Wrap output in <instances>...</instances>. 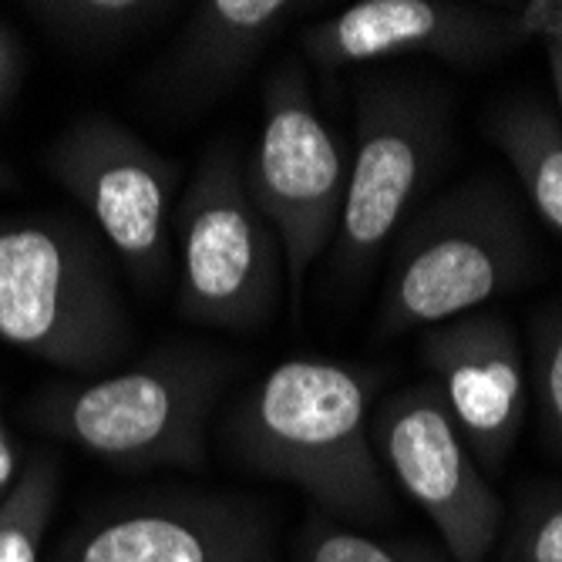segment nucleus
Instances as JSON below:
<instances>
[{"mask_svg":"<svg viewBox=\"0 0 562 562\" xmlns=\"http://www.w3.org/2000/svg\"><path fill=\"white\" fill-rule=\"evenodd\" d=\"M536 233L522 199L498 176H472L435 195L397 236L378 340L475 314L536 270Z\"/></svg>","mask_w":562,"mask_h":562,"instance_id":"nucleus-2","label":"nucleus"},{"mask_svg":"<svg viewBox=\"0 0 562 562\" xmlns=\"http://www.w3.org/2000/svg\"><path fill=\"white\" fill-rule=\"evenodd\" d=\"M44 169L81 202L128 277L156 293L172 277L179 166L112 115H78L44 148Z\"/></svg>","mask_w":562,"mask_h":562,"instance_id":"nucleus-7","label":"nucleus"},{"mask_svg":"<svg viewBox=\"0 0 562 562\" xmlns=\"http://www.w3.org/2000/svg\"><path fill=\"white\" fill-rule=\"evenodd\" d=\"M529 397L539 407L546 445L562 454V303H549L529 324Z\"/></svg>","mask_w":562,"mask_h":562,"instance_id":"nucleus-18","label":"nucleus"},{"mask_svg":"<svg viewBox=\"0 0 562 562\" xmlns=\"http://www.w3.org/2000/svg\"><path fill=\"white\" fill-rule=\"evenodd\" d=\"M303 11L293 0H202L189 8L159 68V85L179 105H206L257 65L277 34Z\"/></svg>","mask_w":562,"mask_h":562,"instance_id":"nucleus-13","label":"nucleus"},{"mask_svg":"<svg viewBox=\"0 0 562 562\" xmlns=\"http://www.w3.org/2000/svg\"><path fill=\"white\" fill-rule=\"evenodd\" d=\"M246 182L252 202L283 243L286 280L300 296L306 270L337 236L347 192V151L321 119L311 81L296 61H283L263 85V122Z\"/></svg>","mask_w":562,"mask_h":562,"instance_id":"nucleus-8","label":"nucleus"},{"mask_svg":"<svg viewBox=\"0 0 562 562\" xmlns=\"http://www.w3.org/2000/svg\"><path fill=\"white\" fill-rule=\"evenodd\" d=\"M508 24H513L516 44L562 41V0H529V4L508 8Z\"/></svg>","mask_w":562,"mask_h":562,"instance_id":"nucleus-20","label":"nucleus"},{"mask_svg":"<svg viewBox=\"0 0 562 562\" xmlns=\"http://www.w3.org/2000/svg\"><path fill=\"white\" fill-rule=\"evenodd\" d=\"M502 562H562V482L536 485L519 498Z\"/></svg>","mask_w":562,"mask_h":562,"instance_id":"nucleus-19","label":"nucleus"},{"mask_svg":"<svg viewBox=\"0 0 562 562\" xmlns=\"http://www.w3.org/2000/svg\"><path fill=\"white\" fill-rule=\"evenodd\" d=\"M384 472L441 536L451 562H485L505 522V505L458 431L431 381L391 391L371 415Z\"/></svg>","mask_w":562,"mask_h":562,"instance_id":"nucleus-9","label":"nucleus"},{"mask_svg":"<svg viewBox=\"0 0 562 562\" xmlns=\"http://www.w3.org/2000/svg\"><path fill=\"white\" fill-rule=\"evenodd\" d=\"M50 37L75 47H112L176 11L156 0H34L24 8Z\"/></svg>","mask_w":562,"mask_h":562,"instance_id":"nucleus-15","label":"nucleus"},{"mask_svg":"<svg viewBox=\"0 0 562 562\" xmlns=\"http://www.w3.org/2000/svg\"><path fill=\"white\" fill-rule=\"evenodd\" d=\"M24 85V50L18 37L0 24V115H8Z\"/></svg>","mask_w":562,"mask_h":562,"instance_id":"nucleus-21","label":"nucleus"},{"mask_svg":"<svg viewBox=\"0 0 562 562\" xmlns=\"http://www.w3.org/2000/svg\"><path fill=\"white\" fill-rule=\"evenodd\" d=\"M0 340L71 374H101L132 321L101 239L68 216H0Z\"/></svg>","mask_w":562,"mask_h":562,"instance_id":"nucleus-4","label":"nucleus"},{"mask_svg":"<svg viewBox=\"0 0 562 562\" xmlns=\"http://www.w3.org/2000/svg\"><path fill=\"white\" fill-rule=\"evenodd\" d=\"M546 58H549V75H552L555 105H559V115H562V41L546 44Z\"/></svg>","mask_w":562,"mask_h":562,"instance_id":"nucleus-23","label":"nucleus"},{"mask_svg":"<svg viewBox=\"0 0 562 562\" xmlns=\"http://www.w3.org/2000/svg\"><path fill=\"white\" fill-rule=\"evenodd\" d=\"M300 44L324 75L412 55L451 68H488L519 47L508 24V8L458 0H361L306 27Z\"/></svg>","mask_w":562,"mask_h":562,"instance_id":"nucleus-11","label":"nucleus"},{"mask_svg":"<svg viewBox=\"0 0 562 562\" xmlns=\"http://www.w3.org/2000/svg\"><path fill=\"white\" fill-rule=\"evenodd\" d=\"M418 353L475 465L502 475L529 415V364L516 327L498 314H465L428 327Z\"/></svg>","mask_w":562,"mask_h":562,"instance_id":"nucleus-12","label":"nucleus"},{"mask_svg":"<svg viewBox=\"0 0 562 562\" xmlns=\"http://www.w3.org/2000/svg\"><path fill=\"white\" fill-rule=\"evenodd\" d=\"M353 115L357 142L330 243V273L344 286L371 277L451 156V105L438 85L368 78Z\"/></svg>","mask_w":562,"mask_h":562,"instance_id":"nucleus-5","label":"nucleus"},{"mask_svg":"<svg viewBox=\"0 0 562 562\" xmlns=\"http://www.w3.org/2000/svg\"><path fill=\"white\" fill-rule=\"evenodd\" d=\"M55 562H277L273 522L223 492H151L85 519Z\"/></svg>","mask_w":562,"mask_h":562,"instance_id":"nucleus-10","label":"nucleus"},{"mask_svg":"<svg viewBox=\"0 0 562 562\" xmlns=\"http://www.w3.org/2000/svg\"><path fill=\"white\" fill-rule=\"evenodd\" d=\"M172 243L179 317L236 334H252L273 321L286 280L283 243L252 202L246 162L229 142L199 159L176 202Z\"/></svg>","mask_w":562,"mask_h":562,"instance_id":"nucleus-6","label":"nucleus"},{"mask_svg":"<svg viewBox=\"0 0 562 562\" xmlns=\"http://www.w3.org/2000/svg\"><path fill=\"white\" fill-rule=\"evenodd\" d=\"M488 138L519 179L529 206L562 236V119L539 101H505L488 115Z\"/></svg>","mask_w":562,"mask_h":562,"instance_id":"nucleus-14","label":"nucleus"},{"mask_svg":"<svg viewBox=\"0 0 562 562\" xmlns=\"http://www.w3.org/2000/svg\"><path fill=\"white\" fill-rule=\"evenodd\" d=\"M21 189V176H18V169L0 156V192H18Z\"/></svg>","mask_w":562,"mask_h":562,"instance_id":"nucleus-24","label":"nucleus"},{"mask_svg":"<svg viewBox=\"0 0 562 562\" xmlns=\"http://www.w3.org/2000/svg\"><path fill=\"white\" fill-rule=\"evenodd\" d=\"M384 374L330 357H290L252 384L223 425L249 472L296 485L324 516L371 526L394 513L371 407Z\"/></svg>","mask_w":562,"mask_h":562,"instance_id":"nucleus-1","label":"nucleus"},{"mask_svg":"<svg viewBox=\"0 0 562 562\" xmlns=\"http://www.w3.org/2000/svg\"><path fill=\"white\" fill-rule=\"evenodd\" d=\"M18 479H21V458H18L14 438L4 422V407H0V505H4V498L18 485Z\"/></svg>","mask_w":562,"mask_h":562,"instance_id":"nucleus-22","label":"nucleus"},{"mask_svg":"<svg viewBox=\"0 0 562 562\" xmlns=\"http://www.w3.org/2000/svg\"><path fill=\"white\" fill-rule=\"evenodd\" d=\"M296 562H451V555L422 539H374L330 516H314L300 536Z\"/></svg>","mask_w":562,"mask_h":562,"instance_id":"nucleus-17","label":"nucleus"},{"mask_svg":"<svg viewBox=\"0 0 562 562\" xmlns=\"http://www.w3.org/2000/svg\"><path fill=\"white\" fill-rule=\"evenodd\" d=\"M58 488V462L47 451H37L0 505V562H41V546L50 516H55Z\"/></svg>","mask_w":562,"mask_h":562,"instance_id":"nucleus-16","label":"nucleus"},{"mask_svg":"<svg viewBox=\"0 0 562 562\" xmlns=\"http://www.w3.org/2000/svg\"><path fill=\"white\" fill-rule=\"evenodd\" d=\"M233 378V357L179 347L91 381L50 384L27 415L119 472L202 469L210 418Z\"/></svg>","mask_w":562,"mask_h":562,"instance_id":"nucleus-3","label":"nucleus"}]
</instances>
